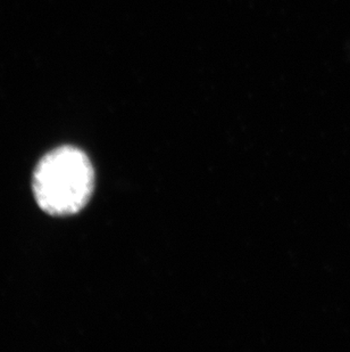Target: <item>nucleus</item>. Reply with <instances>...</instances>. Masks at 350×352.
Segmentation results:
<instances>
[{"label":"nucleus","mask_w":350,"mask_h":352,"mask_svg":"<svg viewBox=\"0 0 350 352\" xmlns=\"http://www.w3.org/2000/svg\"><path fill=\"white\" fill-rule=\"evenodd\" d=\"M32 186L36 203L45 212L51 216L75 214L93 195V164L79 148L58 147L40 160Z\"/></svg>","instance_id":"f257e3e1"}]
</instances>
